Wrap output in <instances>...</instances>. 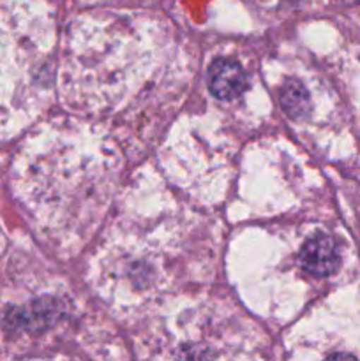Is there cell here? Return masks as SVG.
<instances>
[{
	"instance_id": "cell-1",
	"label": "cell",
	"mask_w": 360,
	"mask_h": 361,
	"mask_svg": "<svg viewBox=\"0 0 360 361\" xmlns=\"http://www.w3.org/2000/svg\"><path fill=\"white\" fill-rule=\"evenodd\" d=\"M299 261L304 270L316 277L332 275L339 267V254L334 240L328 236H316L309 240L300 249Z\"/></svg>"
},
{
	"instance_id": "cell-4",
	"label": "cell",
	"mask_w": 360,
	"mask_h": 361,
	"mask_svg": "<svg viewBox=\"0 0 360 361\" xmlns=\"http://www.w3.org/2000/svg\"><path fill=\"white\" fill-rule=\"evenodd\" d=\"M325 361H356V360L353 358V356H349V355H342V353H337V355L328 356V358Z\"/></svg>"
},
{
	"instance_id": "cell-3",
	"label": "cell",
	"mask_w": 360,
	"mask_h": 361,
	"mask_svg": "<svg viewBox=\"0 0 360 361\" xmlns=\"http://www.w3.org/2000/svg\"><path fill=\"white\" fill-rule=\"evenodd\" d=\"M281 104L289 116L300 118L309 109V95L299 81H288L281 88Z\"/></svg>"
},
{
	"instance_id": "cell-2",
	"label": "cell",
	"mask_w": 360,
	"mask_h": 361,
	"mask_svg": "<svg viewBox=\"0 0 360 361\" xmlns=\"http://www.w3.org/2000/svg\"><path fill=\"white\" fill-rule=\"evenodd\" d=\"M208 88L219 99H235L246 88V74L239 62L217 59L208 69Z\"/></svg>"
}]
</instances>
